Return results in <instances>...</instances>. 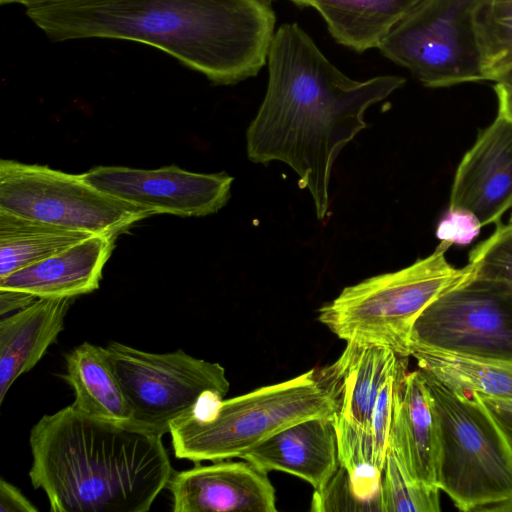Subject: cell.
I'll return each instance as SVG.
<instances>
[{
  "instance_id": "27",
  "label": "cell",
  "mask_w": 512,
  "mask_h": 512,
  "mask_svg": "<svg viewBox=\"0 0 512 512\" xmlns=\"http://www.w3.org/2000/svg\"><path fill=\"white\" fill-rule=\"evenodd\" d=\"M482 225L470 211L462 208H449L440 220L436 236L449 245H468L479 234Z\"/></svg>"
},
{
  "instance_id": "15",
  "label": "cell",
  "mask_w": 512,
  "mask_h": 512,
  "mask_svg": "<svg viewBox=\"0 0 512 512\" xmlns=\"http://www.w3.org/2000/svg\"><path fill=\"white\" fill-rule=\"evenodd\" d=\"M240 459L260 469L286 472L322 491L340 467L333 416L295 422L245 451Z\"/></svg>"
},
{
  "instance_id": "25",
  "label": "cell",
  "mask_w": 512,
  "mask_h": 512,
  "mask_svg": "<svg viewBox=\"0 0 512 512\" xmlns=\"http://www.w3.org/2000/svg\"><path fill=\"white\" fill-rule=\"evenodd\" d=\"M474 275L498 278L512 286V220L499 222L491 236L469 254Z\"/></svg>"
},
{
  "instance_id": "22",
  "label": "cell",
  "mask_w": 512,
  "mask_h": 512,
  "mask_svg": "<svg viewBox=\"0 0 512 512\" xmlns=\"http://www.w3.org/2000/svg\"><path fill=\"white\" fill-rule=\"evenodd\" d=\"M94 235L0 209V278Z\"/></svg>"
},
{
  "instance_id": "35",
  "label": "cell",
  "mask_w": 512,
  "mask_h": 512,
  "mask_svg": "<svg viewBox=\"0 0 512 512\" xmlns=\"http://www.w3.org/2000/svg\"><path fill=\"white\" fill-rule=\"evenodd\" d=\"M510 219L512 220V216H511V218H510Z\"/></svg>"
},
{
  "instance_id": "1",
  "label": "cell",
  "mask_w": 512,
  "mask_h": 512,
  "mask_svg": "<svg viewBox=\"0 0 512 512\" xmlns=\"http://www.w3.org/2000/svg\"><path fill=\"white\" fill-rule=\"evenodd\" d=\"M266 64V93L246 132L248 158L290 166L323 220L335 159L366 128L365 111L403 86L405 78H349L297 23L276 29Z\"/></svg>"
},
{
  "instance_id": "14",
  "label": "cell",
  "mask_w": 512,
  "mask_h": 512,
  "mask_svg": "<svg viewBox=\"0 0 512 512\" xmlns=\"http://www.w3.org/2000/svg\"><path fill=\"white\" fill-rule=\"evenodd\" d=\"M512 206V120L498 113L462 158L449 208L472 212L482 227L498 224Z\"/></svg>"
},
{
  "instance_id": "28",
  "label": "cell",
  "mask_w": 512,
  "mask_h": 512,
  "mask_svg": "<svg viewBox=\"0 0 512 512\" xmlns=\"http://www.w3.org/2000/svg\"><path fill=\"white\" fill-rule=\"evenodd\" d=\"M473 394V393H472ZM491 413L512 449V405L508 401L474 393Z\"/></svg>"
},
{
  "instance_id": "9",
  "label": "cell",
  "mask_w": 512,
  "mask_h": 512,
  "mask_svg": "<svg viewBox=\"0 0 512 512\" xmlns=\"http://www.w3.org/2000/svg\"><path fill=\"white\" fill-rule=\"evenodd\" d=\"M0 209L62 228L116 237L152 214L87 183L82 174L0 161Z\"/></svg>"
},
{
  "instance_id": "5",
  "label": "cell",
  "mask_w": 512,
  "mask_h": 512,
  "mask_svg": "<svg viewBox=\"0 0 512 512\" xmlns=\"http://www.w3.org/2000/svg\"><path fill=\"white\" fill-rule=\"evenodd\" d=\"M441 242L429 256L395 272L345 287L319 310L318 320L338 338L373 343L410 356V334L423 310L437 297L474 275L468 263L453 267Z\"/></svg>"
},
{
  "instance_id": "7",
  "label": "cell",
  "mask_w": 512,
  "mask_h": 512,
  "mask_svg": "<svg viewBox=\"0 0 512 512\" xmlns=\"http://www.w3.org/2000/svg\"><path fill=\"white\" fill-rule=\"evenodd\" d=\"M485 0H422L379 51L427 87L488 80L477 28Z\"/></svg>"
},
{
  "instance_id": "6",
  "label": "cell",
  "mask_w": 512,
  "mask_h": 512,
  "mask_svg": "<svg viewBox=\"0 0 512 512\" xmlns=\"http://www.w3.org/2000/svg\"><path fill=\"white\" fill-rule=\"evenodd\" d=\"M423 372L439 425L437 487L461 511H512V449L502 430L476 394Z\"/></svg>"
},
{
  "instance_id": "3",
  "label": "cell",
  "mask_w": 512,
  "mask_h": 512,
  "mask_svg": "<svg viewBox=\"0 0 512 512\" xmlns=\"http://www.w3.org/2000/svg\"><path fill=\"white\" fill-rule=\"evenodd\" d=\"M29 443L31 483L53 512H147L173 474L162 436L73 404L44 415Z\"/></svg>"
},
{
  "instance_id": "11",
  "label": "cell",
  "mask_w": 512,
  "mask_h": 512,
  "mask_svg": "<svg viewBox=\"0 0 512 512\" xmlns=\"http://www.w3.org/2000/svg\"><path fill=\"white\" fill-rule=\"evenodd\" d=\"M405 362L407 357L386 346L348 341L335 362L317 369L336 406L339 461L347 470H377L370 440L372 414L380 392Z\"/></svg>"
},
{
  "instance_id": "10",
  "label": "cell",
  "mask_w": 512,
  "mask_h": 512,
  "mask_svg": "<svg viewBox=\"0 0 512 512\" xmlns=\"http://www.w3.org/2000/svg\"><path fill=\"white\" fill-rule=\"evenodd\" d=\"M412 347L512 363V286L473 275L446 291L416 319Z\"/></svg>"
},
{
  "instance_id": "20",
  "label": "cell",
  "mask_w": 512,
  "mask_h": 512,
  "mask_svg": "<svg viewBox=\"0 0 512 512\" xmlns=\"http://www.w3.org/2000/svg\"><path fill=\"white\" fill-rule=\"evenodd\" d=\"M65 358L63 379L74 390L75 408L94 418L131 423V409L105 348L84 342Z\"/></svg>"
},
{
  "instance_id": "17",
  "label": "cell",
  "mask_w": 512,
  "mask_h": 512,
  "mask_svg": "<svg viewBox=\"0 0 512 512\" xmlns=\"http://www.w3.org/2000/svg\"><path fill=\"white\" fill-rule=\"evenodd\" d=\"M114 236L94 234L39 262L0 278V289L37 298H73L99 287Z\"/></svg>"
},
{
  "instance_id": "23",
  "label": "cell",
  "mask_w": 512,
  "mask_h": 512,
  "mask_svg": "<svg viewBox=\"0 0 512 512\" xmlns=\"http://www.w3.org/2000/svg\"><path fill=\"white\" fill-rule=\"evenodd\" d=\"M439 491L411 478L388 446L380 485L381 512H439Z\"/></svg>"
},
{
  "instance_id": "30",
  "label": "cell",
  "mask_w": 512,
  "mask_h": 512,
  "mask_svg": "<svg viewBox=\"0 0 512 512\" xmlns=\"http://www.w3.org/2000/svg\"><path fill=\"white\" fill-rule=\"evenodd\" d=\"M37 297L27 292L11 289H0V314L3 316L12 311L21 310L32 304Z\"/></svg>"
},
{
  "instance_id": "31",
  "label": "cell",
  "mask_w": 512,
  "mask_h": 512,
  "mask_svg": "<svg viewBox=\"0 0 512 512\" xmlns=\"http://www.w3.org/2000/svg\"><path fill=\"white\" fill-rule=\"evenodd\" d=\"M495 92L499 103L498 113L512 120V86L496 82Z\"/></svg>"
},
{
  "instance_id": "21",
  "label": "cell",
  "mask_w": 512,
  "mask_h": 512,
  "mask_svg": "<svg viewBox=\"0 0 512 512\" xmlns=\"http://www.w3.org/2000/svg\"><path fill=\"white\" fill-rule=\"evenodd\" d=\"M419 369L463 393L512 401V363L412 347Z\"/></svg>"
},
{
  "instance_id": "12",
  "label": "cell",
  "mask_w": 512,
  "mask_h": 512,
  "mask_svg": "<svg viewBox=\"0 0 512 512\" xmlns=\"http://www.w3.org/2000/svg\"><path fill=\"white\" fill-rule=\"evenodd\" d=\"M100 191L153 214L198 217L218 212L234 180L225 172L195 173L176 165L159 169L97 166L82 174Z\"/></svg>"
},
{
  "instance_id": "4",
  "label": "cell",
  "mask_w": 512,
  "mask_h": 512,
  "mask_svg": "<svg viewBox=\"0 0 512 512\" xmlns=\"http://www.w3.org/2000/svg\"><path fill=\"white\" fill-rule=\"evenodd\" d=\"M335 403L313 368L230 399H213L171 423L175 456L194 463L240 456L303 419L334 416Z\"/></svg>"
},
{
  "instance_id": "13",
  "label": "cell",
  "mask_w": 512,
  "mask_h": 512,
  "mask_svg": "<svg viewBox=\"0 0 512 512\" xmlns=\"http://www.w3.org/2000/svg\"><path fill=\"white\" fill-rule=\"evenodd\" d=\"M174 512H276L267 472L246 460L197 463L172 474L168 484Z\"/></svg>"
},
{
  "instance_id": "34",
  "label": "cell",
  "mask_w": 512,
  "mask_h": 512,
  "mask_svg": "<svg viewBox=\"0 0 512 512\" xmlns=\"http://www.w3.org/2000/svg\"><path fill=\"white\" fill-rule=\"evenodd\" d=\"M262 1H264V2H267V3L271 4L272 2H274V1H276V0H262Z\"/></svg>"
},
{
  "instance_id": "32",
  "label": "cell",
  "mask_w": 512,
  "mask_h": 512,
  "mask_svg": "<svg viewBox=\"0 0 512 512\" xmlns=\"http://www.w3.org/2000/svg\"><path fill=\"white\" fill-rule=\"evenodd\" d=\"M64 0H0L1 5L6 4H21L24 5L26 8L39 6V5H45L50 4L54 2H59Z\"/></svg>"
},
{
  "instance_id": "8",
  "label": "cell",
  "mask_w": 512,
  "mask_h": 512,
  "mask_svg": "<svg viewBox=\"0 0 512 512\" xmlns=\"http://www.w3.org/2000/svg\"><path fill=\"white\" fill-rule=\"evenodd\" d=\"M105 352L131 409V424L160 436L229 390L223 366L182 350L153 353L113 341Z\"/></svg>"
},
{
  "instance_id": "29",
  "label": "cell",
  "mask_w": 512,
  "mask_h": 512,
  "mask_svg": "<svg viewBox=\"0 0 512 512\" xmlns=\"http://www.w3.org/2000/svg\"><path fill=\"white\" fill-rule=\"evenodd\" d=\"M38 509L20 492V490L0 479V512H37Z\"/></svg>"
},
{
  "instance_id": "2",
  "label": "cell",
  "mask_w": 512,
  "mask_h": 512,
  "mask_svg": "<svg viewBox=\"0 0 512 512\" xmlns=\"http://www.w3.org/2000/svg\"><path fill=\"white\" fill-rule=\"evenodd\" d=\"M48 38H109L162 50L217 85L256 76L276 15L262 0H64L27 8Z\"/></svg>"
},
{
  "instance_id": "26",
  "label": "cell",
  "mask_w": 512,
  "mask_h": 512,
  "mask_svg": "<svg viewBox=\"0 0 512 512\" xmlns=\"http://www.w3.org/2000/svg\"><path fill=\"white\" fill-rule=\"evenodd\" d=\"M406 368L407 362L388 380L377 398L372 414L370 440L374 466L380 472H383L388 451L396 386L399 376Z\"/></svg>"
},
{
  "instance_id": "24",
  "label": "cell",
  "mask_w": 512,
  "mask_h": 512,
  "mask_svg": "<svg viewBox=\"0 0 512 512\" xmlns=\"http://www.w3.org/2000/svg\"><path fill=\"white\" fill-rule=\"evenodd\" d=\"M477 28L488 80L496 82L512 68V0H485Z\"/></svg>"
},
{
  "instance_id": "19",
  "label": "cell",
  "mask_w": 512,
  "mask_h": 512,
  "mask_svg": "<svg viewBox=\"0 0 512 512\" xmlns=\"http://www.w3.org/2000/svg\"><path fill=\"white\" fill-rule=\"evenodd\" d=\"M315 9L334 40L357 52L378 48L422 0H290Z\"/></svg>"
},
{
  "instance_id": "16",
  "label": "cell",
  "mask_w": 512,
  "mask_h": 512,
  "mask_svg": "<svg viewBox=\"0 0 512 512\" xmlns=\"http://www.w3.org/2000/svg\"><path fill=\"white\" fill-rule=\"evenodd\" d=\"M388 446L411 478L437 487L439 425L421 369L399 376Z\"/></svg>"
},
{
  "instance_id": "33",
  "label": "cell",
  "mask_w": 512,
  "mask_h": 512,
  "mask_svg": "<svg viewBox=\"0 0 512 512\" xmlns=\"http://www.w3.org/2000/svg\"><path fill=\"white\" fill-rule=\"evenodd\" d=\"M496 82H501L512 86V68L506 71Z\"/></svg>"
},
{
  "instance_id": "18",
  "label": "cell",
  "mask_w": 512,
  "mask_h": 512,
  "mask_svg": "<svg viewBox=\"0 0 512 512\" xmlns=\"http://www.w3.org/2000/svg\"><path fill=\"white\" fill-rule=\"evenodd\" d=\"M72 298H37L0 321V403L14 381L31 370L64 328Z\"/></svg>"
}]
</instances>
